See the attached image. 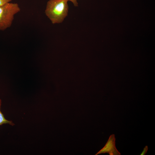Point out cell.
I'll return each instance as SVG.
<instances>
[{
    "label": "cell",
    "instance_id": "obj_2",
    "mask_svg": "<svg viewBox=\"0 0 155 155\" xmlns=\"http://www.w3.org/2000/svg\"><path fill=\"white\" fill-rule=\"evenodd\" d=\"M17 3H9L0 6V30H4L10 27L14 15L20 11Z\"/></svg>",
    "mask_w": 155,
    "mask_h": 155
},
{
    "label": "cell",
    "instance_id": "obj_6",
    "mask_svg": "<svg viewBox=\"0 0 155 155\" xmlns=\"http://www.w3.org/2000/svg\"><path fill=\"white\" fill-rule=\"evenodd\" d=\"M148 149V147L147 146H146L144 148L143 150L140 154V155H144L146 153Z\"/></svg>",
    "mask_w": 155,
    "mask_h": 155
},
{
    "label": "cell",
    "instance_id": "obj_5",
    "mask_svg": "<svg viewBox=\"0 0 155 155\" xmlns=\"http://www.w3.org/2000/svg\"><path fill=\"white\" fill-rule=\"evenodd\" d=\"M11 0H0V6H3L6 4L10 3Z\"/></svg>",
    "mask_w": 155,
    "mask_h": 155
},
{
    "label": "cell",
    "instance_id": "obj_7",
    "mask_svg": "<svg viewBox=\"0 0 155 155\" xmlns=\"http://www.w3.org/2000/svg\"><path fill=\"white\" fill-rule=\"evenodd\" d=\"M68 1L72 2L75 6H78V4L77 0H68Z\"/></svg>",
    "mask_w": 155,
    "mask_h": 155
},
{
    "label": "cell",
    "instance_id": "obj_1",
    "mask_svg": "<svg viewBox=\"0 0 155 155\" xmlns=\"http://www.w3.org/2000/svg\"><path fill=\"white\" fill-rule=\"evenodd\" d=\"M68 0H49L47 3L45 12L53 24L62 22L67 16Z\"/></svg>",
    "mask_w": 155,
    "mask_h": 155
},
{
    "label": "cell",
    "instance_id": "obj_3",
    "mask_svg": "<svg viewBox=\"0 0 155 155\" xmlns=\"http://www.w3.org/2000/svg\"><path fill=\"white\" fill-rule=\"evenodd\" d=\"M115 138L114 134L111 135L104 147L96 155L107 153L110 155H120L115 146Z\"/></svg>",
    "mask_w": 155,
    "mask_h": 155
},
{
    "label": "cell",
    "instance_id": "obj_4",
    "mask_svg": "<svg viewBox=\"0 0 155 155\" xmlns=\"http://www.w3.org/2000/svg\"><path fill=\"white\" fill-rule=\"evenodd\" d=\"M1 100L0 99V126L4 124H9L13 126L15 124L11 121H9L6 119L1 110Z\"/></svg>",
    "mask_w": 155,
    "mask_h": 155
}]
</instances>
